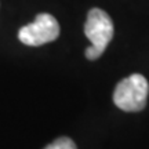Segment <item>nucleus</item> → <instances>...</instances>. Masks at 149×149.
<instances>
[{"instance_id": "3", "label": "nucleus", "mask_w": 149, "mask_h": 149, "mask_svg": "<svg viewBox=\"0 0 149 149\" xmlns=\"http://www.w3.org/2000/svg\"><path fill=\"white\" fill-rule=\"evenodd\" d=\"M59 36V24L51 14L42 13L36 15L35 21L22 26L18 32V39L26 46H43L54 42Z\"/></svg>"}, {"instance_id": "1", "label": "nucleus", "mask_w": 149, "mask_h": 149, "mask_svg": "<svg viewBox=\"0 0 149 149\" xmlns=\"http://www.w3.org/2000/svg\"><path fill=\"white\" fill-rule=\"evenodd\" d=\"M84 35L91 42L86 50V57L91 61L98 59L113 37V22L111 17L101 8H91L84 25Z\"/></svg>"}, {"instance_id": "4", "label": "nucleus", "mask_w": 149, "mask_h": 149, "mask_svg": "<svg viewBox=\"0 0 149 149\" xmlns=\"http://www.w3.org/2000/svg\"><path fill=\"white\" fill-rule=\"evenodd\" d=\"M46 149H76V145L70 138L62 137V138L55 139L53 144H50Z\"/></svg>"}, {"instance_id": "2", "label": "nucleus", "mask_w": 149, "mask_h": 149, "mask_svg": "<svg viewBox=\"0 0 149 149\" xmlns=\"http://www.w3.org/2000/svg\"><path fill=\"white\" fill-rule=\"evenodd\" d=\"M148 94V80L142 74L134 73L117 83L113 93V102L124 112H139L146 105Z\"/></svg>"}]
</instances>
